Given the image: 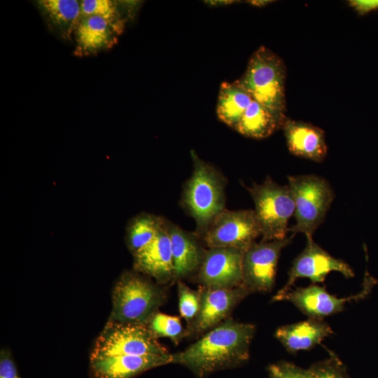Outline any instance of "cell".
I'll return each mask as SVG.
<instances>
[{"mask_svg":"<svg viewBox=\"0 0 378 378\" xmlns=\"http://www.w3.org/2000/svg\"><path fill=\"white\" fill-rule=\"evenodd\" d=\"M174 264V280L197 272L202 264L205 251L195 233L186 232L167 221Z\"/></svg>","mask_w":378,"mask_h":378,"instance_id":"obj_17","label":"cell"},{"mask_svg":"<svg viewBox=\"0 0 378 378\" xmlns=\"http://www.w3.org/2000/svg\"><path fill=\"white\" fill-rule=\"evenodd\" d=\"M374 283H365L364 288L359 293L347 298H339L329 293L323 287L311 285L304 288L290 289L288 292L274 295L272 302L288 301L293 304L309 318H323L342 312L345 304L351 300H357L366 295Z\"/></svg>","mask_w":378,"mask_h":378,"instance_id":"obj_13","label":"cell"},{"mask_svg":"<svg viewBox=\"0 0 378 378\" xmlns=\"http://www.w3.org/2000/svg\"><path fill=\"white\" fill-rule=\"evenodd\" d=\"M177 289L179 312L189 325L197 316L200 309V290H194L181 281H178Z\"/></svg>","mask_w":378,"mask_h":378,"instance_id":"obj_26","label":"cell"},{"mask_svg":"<svg viewBox=\"0 0 378 378\" xmlns=\"http://www.w3.org/2000/svg\"><path fill=\"white\" fill-rule=\"evenodd\" d=\"M0 378H20L9 353L5 351L1 352Z\"/></svg>","mask_w":378,"mask_h":378,"instance_id":"obj_29","label":"cell"},{"mask_svg":"<svg viewBox=\"0 0 378 378\" xmlns=\"http://www.w3.org/2000/svg\"><path fill=\"white\" fill-rule=\"evenodd\" d=\"M147 326L156 337H167L175 344H178L186 334L183 331L180 319L157 312L150 319Z\"/></svg>","mask_w":378,"mask_h":378,"instance_id":"obj_25","label":"cell"},{"mask_svg":"<svg viewBox=\"0 0 378 378\" xmlns=\"http://www.w3.org/2000/svg\"><path fill=\"white\" fill-rule=\"evenodd\" d=\"M332 271L340 272L346 278L354 276L353 270L346 262L332 256L313 239H307L305 248L293 262L286 283L274 295L290 290L300 278H308L313 283L323 282Z\"/></svg>","mask_w":378,"mask_h":378,"instance_id":"obj_11","label":"cell"},{"mask_svg":"<svg viewBox=\"0 0 378 378\" xmlns=\"http://www.w3.org/2000/svg\"><path fill=\"white\" fill-rule=\"evenodd\" d=\"M252 101L248 92L236 81L223 82L218 97L217 115L222 122L235 130Z\"/></svg>","mask_w":378,"mask_h":378,"instance_id":"obj_21","label":"cell"},{"mask_svg":"<svg viewBox=\"0 0 378 378\" xmlns=\"http://www.w3.org/2000/svg\"><path fill=\"white\" fill-rule=\"evenodd\" d=\"M246 188L255 204L253 211L260 226L261 241L287 237L288 222L295 208L288 186H280L267 176L262 183H253Z\"/></svg>","mask_w":378,"mask_h":378,"instance_id":"obj_6","label":"cell"},{"mask_svg":"<svg viewBox=\"0 0 378 378\" xmlns=\"http://www.w3.org/2000/svg\"><path fill=\"white\" fill-rule=\"evenodd\" d=\"M260 235L253 210L225 209L215 217L200 239L209 248H237L246 251Z\"/></svg>","mask_w":378,"mask_h":378,"instance_id":"obj_8","label":"cell"},{"mask_svg":"<svg viewBox=\"0 0 378 378\" xmlns=\"http://www.w3.org/2000/svg\"><path fill=\"white\" fill-rule=\"evenodd\" d=\"M348 4L359 15L378 10V0H349Z\"/></svg>","mask_w":378,"mask_h":378,"instance_id":"obj_30","label":"cell"},{"mask_svg":"<svg viewBox=\"0 0 378 378\" xmlns=\"http://www.w3.org/2000/svg\"><path fill=\"white\" fill-rule=\"evenodd\" d=\"M307 371L310 378H348L342 363L334 355L313 364Z\"/></svg>","mask_w":378,"mask_h":378,"instance_id":"obj_27","label":"cell"},{"mask_svg":"<svg viewBox=\"0 0 378 378\" xmlns=\"http://www.w3.org/2000/svg\"><path fill=\"white\" fill-rule=\"evenodd\" d=\"M122 31L98 16L82 17L74 34L76 56H88L111 48Z\"/></svg>","mask_w":378,"mask_h":378,"instance_id":"obj_18","label":"cell"},{"mask_svg":"<svg viewBox=\"0 0 378 378\" xmlns=\"http://www.w3.org/2000/svg\"><path fill=\"white\" fill-rule=\"evenodd\" d=\"M200 305L197 316L188 325L186 335L209 331L226 319L244 298L251 294L244 286L234 288L209 289L201 287Z\"/></svg>","mask_w":378,"mask_h":378,"instance_id":"obj_12","label":"cell"},{"mask_svg":"<svg viewBox=\"0 0 378 378\" xmlns=\"http://www.w3.org/2000/svg\"><path fill=\"white\" fill-rule=\"evenodd\" d=\"M268 373L270 378H310L307 370L286 361L271 365Z\"/></svg>","mask_w":378,"mask_h":378,"instance_id":"obj_28","label":"cell"},{"mask_svg":"<svg viewBox=\"0 0 378 378\" xmlns=\"http://www.w3.org/2000/svg\"><path fill=\"white\" fill-rule=\"evenodd\" d=\"M147 325L108 321L96 340L90 359L119 355H168Z\"/></svg>","mask_w":378,"mask_h":378,"instance_id":"obj_7","label":"cell"},{"mask_svg":"<svg viewBox=\"0 0 378 378\" xmlns=\"http://www.w3.org/2000/svg\"><path fill=\"white\" fill-rule=\"evenodd\" d=\"M249 4L256 6V7H265L267 6L270 4H272L274 2V1L272 0H251V1H247Z\"/></svg>","mask_w":378,"mask_h":378,"instance_id":"obj_32","label":"cell"},{"mask_svg":"<svg viewBox=\"0 0 378 378\" xmlns=\"http://www.w3.org/2000/svg\"><path fill=\"white\" fill-rule=\"evenodd\" d=\"M288 181L295 206V223L288 232L303 233L311 239L325 218L335 198L334 192L324 178L314 174L288 176Z\"/></svg>","mask_w":378,"mask_h":378,"instance_id":"obj_5","label":"cell"},{"mask_svg":"<svg viewBox=\"0 0 378 378\" xmlns=\"http://www.w3.org/2000/svg\"><path fill=\"white\" fill-rule=\"evenodd\" d=\"M332 333L330 326L322 319L309 318L281 326L274 335L289 353L294 354L313 348Z\"/></svg>","mask_w":378,"mask_h":378,"instance_id":"obj_19","label":"cell"},{"mask_svg":"<svg viewBox=\"0 0 378 378\" xmlns=\"http://www.w3.org/2000/svg\"><path fill=\"white\" fill-rule=\"evenodd\" d=\"M193 171L186 182L182 202L196 223L195 234L200 238L220 212L225 210L226 180L223 174L191 150Z\"/></svg>","mask_w":378,"mask_h":378,"instance_id":"obj_3","label":"cell"},{"mask_svg":"<svg viewBox=\"0 0 378 378\" xmlns=\"http://www.w3.org/2000/svg\"><path fill=\"white\" fill-rule=\"evenodd\" d=\"M82 17H100L120 31L124 27L123 19L120 18L117 4L110 0H83L80 2Z\"/></svg>","mask_w":378,"mask_h":378,"instance_id":"obj_24","label":"cell"},{"mask_svg":"<svg viewBox=\"0 0 378 378\" xmlns=\"http://www.w3.org/2000/svg\"><path fill=\"white\" fill-rule=\"evenodd\" d=\"M235 2H238L237 1H232V0H216V1H206L204 3L209 6L213 7H220V6H228L230 4H235Z\"/></svg>","mask_w":378,"mask_h":378,"instance_id":"obj_31","label":"cell"},{"mask_svg":"<svg viewBox=\"0 0 378 378\" xmlns=\"http://www.w3.org/2000/svg\"><path fill=\"white\" fill-rule=\"evenodd\" d=\"M36 6L48 28L64 40H70L82 15L80 3L75 0H39Z\"/></svg>","mask_w":378,"mask_h":378,"instance_id":"obj_20","label":"cell"},{"mask_svg":"<svg viewBox=\"0 0 378 378\" xmlns=\"http://www.w3.org/2000/svg\"><path fill=\"white\" fill-rule=\"evenodd\" d=\"M282 129L293 155L321 162L327 155L325 132L311 123L286 118Z\"/></svg>","mask_w":378,"mask_h":378,"instance_id":"obj_16","label":"cell"},{"mask_svg":"<svg viewBox=\"0 0 378 378\" xmlns=\"http://www.w3.org/2000/svg\"><path fill=\"white\" fill-rule=\"evenodd\" d=\"M255 330L251 323L226 319L185 350L172 354V363L187 368L199 378L237 367L249 358Z\"/></svg>","mask_w":378,"mask_h":378,"instance_id":"obj_1","label":"cell"},{"mask_svg":"<svg viewBox=\"0 0 378 378\" xmlns=\"http://www.w3.org/2000/svg\"><path fill=\"white\" fill-rule=\"evenodd\" d=\"M286 78L283 59L268 48L260 46L251 56L244 74L235 81L284 124L286 119Z\"/></svg>","mask_w":378,"mask_h":378,"instance_id":"obj_2","label":"cell"},{"mask_svg":"<svg viewBox=\"0 0 378 378\" xmlns=\"http://www.w3.org/2000/svg\"><path fill=\"white\" fill-rule=\"evenodd\" d=\"M133 256L134 267L136 272L154 278L160 284H167L174 280L167 220H164L154 240Z\"/></svg>","mask_w":378,"mask_h":378,"instance_id":"obj_14","label":"cell"},{"mask_svg":"<svg viewBox=\"0 0 378 378\" xmlns=\"http://www.w3.org/2000/svg\"><path fill=\"white\" fill-rule=\"evenodd\" d=\"M283 125L269 109L253 99L235 130L245 136L262 139L282 128Z\"/></svg>","mask_w":378,"mask_h":378,"instance_id":"obj_22","label":"cell"},{"mask_svg":"<svg viewBox=\"0 0 378 378\" xmlns=\"http://www.w3.org/2000/svg\"><path fill=\"white\" fill-rule=\"evenodd\" d=\"M244 251L237 248H210L206 250L197 272V280L202 287L221 289L241 286Z\"/></svg>","mask_w":378,"mask_h":378,"instance_id":"obj_10","label":"cell"},{"mask_svg":"<svg viewBox=\"0 0 378 378\" xmlns=\"http://www.w3.org/2000/svg\"><path fill=\"white\" fill-rule=\"evenodd\" d=\"M164 220L146 213H141L130 220L126 228V242L133 255L154 240Z\"/></svg>","mask_w":378,"mask_h":378,"instance_id":"obj_23","label":"cell"},{"mask_svg":"<svg viewBox=\"0 0 378 378\" xmlns=\"http://www.w3.org/2000/svg\"><path fill=\"white\" fill-rule=\"evenodd\" d=\"M294 236L292 234L284 239L254 242L244 251L242 286L251 293L272 290L275 284L280 253L291 242Z\"/></svg>","mask_w":378,"mask_h":378,"instance_id":"obj_9","label":"cell"},{"mask_svg":"<svg viewBox=\"0 0 378 378\" xmlns=\"http://www.w3.org/2000/svg\"><path fill=\"white\" fill-rule=\"evenodd\" d=\"M165 298L158 286L137 273L126 272L113 288L109 321L147 325Z\"/></svg>","mask_w":378,"mask_h":378,"instance_id":"obj_4","label":"cell"},{"mask_svg":"<svg viewBox=\"0 0 378 378\" xmlns=\"http://www.w3.org/2000/svg\"><path fill=\"white\" fill-rule=\"evenodd\" d=\"M172 363L168 355H119L90 359L94 378H133L148 370Z\"/></svg>","mask_w":378,"mask_h":378,"instance_id":"obj_15","label":"cell"}]
</instances>
